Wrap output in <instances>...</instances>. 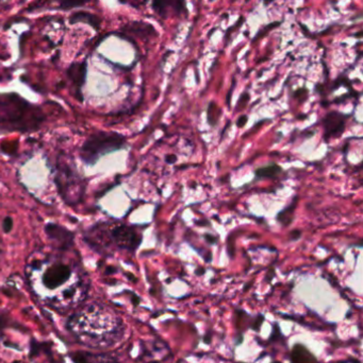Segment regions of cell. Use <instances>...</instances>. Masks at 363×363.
Returning a JSON list of instances; mask_svg holds the SVG:
<instances>
[{
	"instance_id": "cell-6",
	"label": "cell",
	"mask_w": 363,
	"mask_h": 363,
	"mask_svg": "<svg viewBox=\"0 0 363 363\" xmlns=\"http://www.w3.org/2000/svg\"><path fill=\"white\" fill-rule=\"evenodd\" d=\"M111 237L117 247L129 251H136L142 241V236L134 228L127 225H119L113 228Z\"/></svg>"
},
{
	"instance_id": "cell-8",
	"label": "cell",
	"mask_w": 363,
	"mask_h": 363,
	"mask_svg": "<svg viewBox=\"0 0 363 363\" xmlns=\"http://www.w3.org/2000/svg\"><path fill=\"white\" fill-rule=\"evenodd\" d=\"M347 118V116H345V115L337 112L330 113L324 118L323 125L324 128H325L326 140L337 138V136H340L343 133Z\"/></svg>"
},
{
	"instance_id": "cell-16",
	"label": "cell",
	"mask_w": 363,
	"mask_h": 363,
	"mask_svg": "<svg viewBox=\"0 0 363 363\" xmlns=\"http://www.w3.org/2000/svg\"><path fill=\"white\" fill-rule=\"evenodd\" d=\"M173 157H166V162H168V163H174L175 161H176V157H174V155H172Z\"/></svg>"
},
{
	"instance_id": "cell-5",
	"label": "cell",
	"mask_w": 363,
	"mask_h": 363,
	"mask_svg": "<svg viewBox=\"0 0 363 363\" xmlns=\"http://www.w3.org/2000/svg\"><path fill=\"white\" fill-rule=\"evenodd\" d=\"M153 12L162 19H168L170 15L175 17L189 15L187 8V0H153Z\"/></svg>"
},
{
	"instance_id": "cell-13",
	"label": "cell",
	"mask_w": 363,
	"mask_h": 363,
	"mask_svg": "<svg viewBox=\"0 0 363 363\" xmlns=\"http://www.w3.org/2000/svg\"><path fill=\"white\" fill-rule=\"evenodd\" d=\"M59 4L60 9L68 10V9L76 8V6H83L89 0H55Z\"/></svg>"
},
{
	"instance_id": "cell-4",
	"label": "cell",
	"mask_w": 363,
	"mask_h": 363,
	"mask_svg": "<svg viewBox=\"0 0 363 363\" xmlns=\"http://www.w3.org/2000/svg\"><path fill=\"white\" fill-rule=\"evenodd\" d=\"M72 275L70 264L55 262L45 269L42 275V284L47 290H55L65 285Z\"/></svg>"
},
{
	"instance_id": "cell-18",
	"label": "cell",
	"mask_w": 363,
	"mask_h": 363,
	"mask_svg": "<svg viewBox=\"0 0 363 363\" xmlns=\"http://www.w3.org/2000/svg\"><path fill=\"white\" fill-rule=\"evenodd\" d=\"M341 363H359V362H354V360H347V362H343Z\"/></svg>"
},
{
	"instance_id": "cell-11",
	"label": "cell",
	"mask_w": 363,
	"mask_h": 363,
	"mask_svg": "<svg viewBox=\"0 0 363 363\" xmlns=\"http://www.w3.org/2000/svg\"><path fill=\"white\" fill-rule=\"evenodd\" d=\"M281 172H283V169H281V166L277 165V164H270V165L264 166V167L256 170V176L258 178L273 179L278 176Z\"/></svg>"
},
{
	"instance_id": "cell-2",
	"label": "cell",
	"mask_w": 363,
	"mask_h": 363,
	"mask_svg": "<svg viewBox=\"0 0 363 363\" xmlns=\"http://www.w3.org/2000/svg\"><path fill=\"white\" fill-rule=\"evenodd\" d=\"M44 119L42 111L21 96L16 94L0 96V130L36 131Z\"/></svg>"
},
{
	"instance_id": "cell-14",
	"label": "cell",
	"mask_w": 363,
	"mask_h": 363,
	"mask_svg": "<svg viewBox=\"0 0 363 363\" xmlns=\"http://www.w3.org/2000/svg\"><path fill=\"white\" fill-rule=\"evenodd\" d=\"M13 228V219L11 217H6L2 221V230L4 233H10Z\"/></svg>"
},
{
	"instance_id": "cell-7",
	"label": "cell",
	"mask_w": 363,
	"mask_h": 363,
	"mask_svg": "<svg viewBox=\"0 0 363 363\" xmlns=\"http://www.w3.org/2000/svg\"><path fill=\"white\" fill-rule=\"evenodd\" d=\"M45 233L51 241L57 243L61 250H67L74 243V234L67 228L55 223H48L45 226Z\"/></svg>"
},
{
	"instance_id": "cell-9",
	"label": "cell",
	"mask_w": 363,
	"mask_h": 363,
	"mask_svg": "<svg viewBox=\"0 0 363 363\" xmlns=\"http://www.w3.org/2000/svg\"><path fill=\"white\" fill-rule=\"evenodd\" d=\"M67 76L70 80L72 81V84L76 87L77 91L79 94V98L82 100V95H81V89L85 82L87 78V63L81 62V63H74L70 65L67 70Z\"/></svg>"
},
{
	"instance_id": "cell-17",
	"label": "cell",
	"mask_w": 363,
	"mask_h": 363,
	"mask_svg": "<svg viewBox=\"0 0 363 363\" xmlns=\"http://www.w3.org/2000/svg\"><path fill=\"white\" fill-rule=\"evenodd\" d=\"M274 0H264V6H268V4H272Z\"/></svg>"
},
{
	"instance_id": "cell-10",
	"label": "cell",
	"mask_w": 363,
	"mask_h": 363,
	"mask_svg": "<svg viewBox=\"0 0 363 363\" xmlns=\"http://www.w3.org/2000/svg\"><path fill=\"white\" fill-rule=\"evenodd\" d=\"M72 23H78V21H82V23H89L92 27L98 28L100 25L99 17L96 15L91 14V13L78 12L75 13L72 17Z\"/></svg>"
},
{
	"instance_id": "cell-3",
	"label": "cell",
	"mask_w": 363,
	"mask_h": 363,
	"mask_svg": "<svg viewBox=\"0 0 363 363\" xmlns=\"http://www.w3.org/2000/svg\"><path fill=\"white\" fill-rule=\"evenodd\" d=\"M125 145V138L121 134L114 132H96L81 147L80 157L85 165L92 166L102 155L121 150Z\"/></svg>"
},
{
	"instance_id": "cell-1",
	"label": "cell",
	"mask_w": 363,
	"mask_h": 363,
	"mask_svg": "<svg viewBox=\"0 0 363 363\" xmlns=\"http://www.w3.org/2000/svg\"><path fill=\"white\" fill-rule=\"evenodd\" d=\"M68 330L83 345L107 347L117 343L123 336L121 320L112 311L92 305L72 315Z\"/></svg>"
},
{
	"instance_id": "cell-15",
	"label": "cell",
	"mask_w": 363,
	"mask_h": 363,
	"mask_svg": "<svg viewBox=\"0 0 363 363\" xmlns=\"http://www.w3.org/2000/svg\"><path fill=\"white\" fill-rule=\"evenodd\" d=\"M247 121V116H242L240 119L238 121V125L239 127H243V125L246 123Z\"/></svg>"
},
{
	"instance_id": "cell-12",
	"label": "cell",
	"mask_w": 363,
	"mask_h": 363,
	"mask_svg": "<svg viewBox=\"0 0 363 363\" xmlns=\"http://www.w3.org/2000/svg\"><path fill=\"white\" fill-rule=\"evenodd\" d=\"M294 208H296V201H294L291 206L287 207V208L283 209V211H281V213L277 215V220H278L283 225H290V223H291L294 219Z\"/></svg>"
}]
</instances>
